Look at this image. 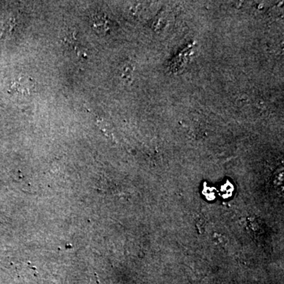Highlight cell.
<instances>
[{"label":"cell","mask_w":284,"mask_h":284,"mask_svg":"<svg viewBox=\"0 0 284 284\" xmlns=\"http://www.w3.org/2000/svg\"><path fill=\"white\" fill-rule=\"evenodd\" d=\"M11 90L17 94L30 95L34 90V81L27 77H19L14 81Z\"/></svg>","instance_id":"6da1fadb"},{"label":"cell","mask_w":284,"mask_h":284,"mask_svg":"<svg viewBox=\"0 0 284 284\" xmlns=\"http://www.w3.org/2000/svg\"><path fill=\"white\" fill-rule=\"evenodd\" d=\"M90 25L98 34H105L110 30V21L106 18L105 15L101 14H96L92 16Z\"/></svg>","instance_id":"7a4b0ae2"},{"label":"cell","mask_w":284,"mask_h":284,"mask_svg":"<svg viewBox=\"0 0 284 284\" xmlns=\"http://www.w3.org/2000/svg\"><path fill=\"white\" fill-rule=\"evenodd\" d=\"M63 44L68 48H75L77 45V32L73 30H67L64 33L62 39Z\"/></svg>","instance_id":"3957f363"},{"label":"cell","mask_w":284,"mask_h":284,"mask_svg":"<svg viewBox=\"0 0 284 284\" xmlns=\"http://www.w3.org/2000/svg\"><path fill=\"white\" fill-rule=\"evenodd\" d=\"M133 71V66L131 63H126L120 68V77L125 81H130Z\"/></svg>","instance_id":"277c9868"},{"label":"cell","mask_w":284,"mask_h":284,"mask_svg":"<svg viewBox=\"0 0 284 284\" xmlns=\"http://www.w3.org/2000/svg\"><path fill=\"white\" fill-rule=\"evenodd\" d=\"M248 103V97L246 95H241L240 97L236 98V105L239 107H243Z\"/></svg>","instance_id":"5b68a950"}]
</instances>
